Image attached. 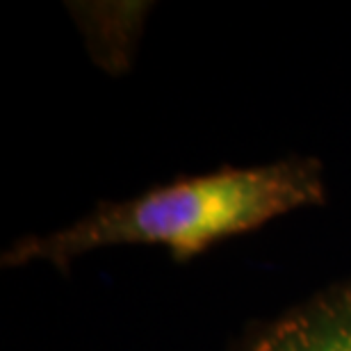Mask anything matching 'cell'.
Masks as SVG:
<instances>
[{
	"label": "cell",
	"instance_id": "6da1fadb",
	"mask_svg": "<svg viewBox=\"0 0 351 351\" xmlns=\"http://www.w3.org/2000/svg\"><path fill=\"white\" fill-rule=\"evenodd\" d=\"M322 201L324 180L315 160L228 167L128 201L103 203L71 226L16 242L3 265L48 263L64 269L89 251L128 244H156L176 258H192L210 244Z\"/></svg>",
	"mask_w": 351,
	"mask_h": 351
},
{
	"label": "cell",
	"instance_id": "7a4b0ae2",
	"mask_svg": "<svg viewBox=\"0 0 351 351\" xmlns=\"http://www.w3.org/2000/svg\"><path fill=\"white\" fill-rule=\"evenodd\" d=\"M254 351H351V285L285 315Z\"/></svg>",
	"mask_w": 351,
	"mask_h": 351
}]
</instances>
